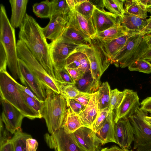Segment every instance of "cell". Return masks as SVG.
I'll return each mask as SVG.
<instances>
[{"mask_svg":"<svg viewBox=\"0 0 151 151\" xmlns=\"http://www.w3.org/2000/svg\"><path fill=\"white\" fill-rule=\"evenodd\" d=\"M106 149V147L102 148V149H100V150H99L98 151H104Z\"/></svg>","mask_w":151,"mask_h":151,"instance_id":"91938a15","label":"cell"},{"mask_svg":"<svg viewBox=\"0 0 151 151\" xmlns=\"http://www.w3.org/2000/svg\"><path fill=\"white\" fill-rule=\"evenodd\" d=\"M114 115V110H110L107 117L96 133V137L102 145L110 142L116 143Z\"/></svg>","mask_w":151,"mask_h":151,"instance_id":"ffe728a7","label":"cell"},{"mask_svg":"<svg viewBox=\"0 0 151 151\" xmlns=\"http://www.w3.org/2000/svg\"><path fill=\"white\" fill-rule=\"evenodd\" d=\"M97 91L91 94L90 100L79 116L83 126L91 128L99 113Z\"/></svg>","mask_w":151,"mask_h":151,"instance_id":"7402d4cb","label":"cell"},{"mask_svg":"<svg viewBox=\"0 0 151 151\" xmlns=\"http://www.w3.org/2000/svg\"><path fill=\"white\" fill-rule=\"evenodd\" d=\"M55 81L59 82L74 84L75 81L71 78L64 66L54 68Z\"/></svg>","mask_w":151,"mask_h":151,"instance_id":"f35d334b","label":"cell"},{"mask_svg":"<svg viewBox=\"0 0 151 151\" xmlns=\"http://www.w3.org/2000/svg\"><path fill=\"white\" fill-rule=\"evenodd\" d=\"M66 27L71 28L90 38L96 36L97 32L92 18L87 19L73 9L68 13Z\"/></svg>","mask_w":151,"mask_h":151,"instance_id":"7c38bea8","label":"cell"},{"mask_svg":"<svg viewBox=\"0 0 151 151\" xmlns=\"http://www.w3.org/2000/svg\"><path fill=\"white\" fill-rule=\"evenodd\" d=\"M91 94L80 92L73 99L86 106L89 102Z\"/></svg>","mask_w":151,"mask_h":151,"instance_id":"f6af8a7d","label":"cell"},{"mask_svg":"<svg viewBox=\"0 0 151 151\" xmlns=\"http://www.w3.org/2000/svg\"><path fill=\"white\" fill-rule=\"evenodd\" d=\"M141 3L145 7L147 12H151V0H139Z\"/></svg>","mask_w":151,"mask_h":151,"instance_id":"11a10c76","label":"cell"},{"mask_svg":"<svg viewBox=\"0 0 151 151\" xmlns=\"http://www.w3.org/2000/svg\"><path fill=\"white\" fill-rule=\"evenodd\" d=\"M140 108L147 112L151 110V96L147 97L141 102Z\"/></svg>","mask_w":151,"mask_h":151,"instance_id":"c3c4849f","label":"cell"},{"mask_svg":"<svg viewBox=\"0 0 151 151\" xmlns=\"http://www.w3.org/2000/svg\"><path fill=\"white\" fill-rule=\"evenodd\" d=\"M38 146V143L36 139L32 137L27 139L26 143V151H36Z\"/></svg>","mask_w":151,"mask_h":151,"instance_id":"bcb514c9","label":"cell"},{"mask_svg":"<svg viewBox=\"0 0 151 151\" xmlns=\"http://www.w3.org/2000/svg\"><path fill=\"white\" fill-rule=\"evenodd\" d=\"M0 43L7 55L8 68L13 78L17 80L19 78V73L15 29L11 24L2 4L0 9Z\"/></svg>","mask_w":151,"mask_h":151,"instance_id":"277c9868","label":"cell"},{"mask_svg":"<svg viewBox=\"0 0 151 151\" xmlns=\"http://www.w3.org/2000/svg\"><path fill=\"white\" fill-rule=\"evenodd\" d=\"M17 84L20 89L24 92L27 94L32 97L40 101L37 96H36V95L28 87L23 86L22 85L19 83L17 82Z\"/></svg>","mask_w":151,"mask_h":151,"instance_id":"f907efd6","label":"cell"},{"mask_svg":"<svg viewBox=\"0 0 151 151\" xmlns=\"http://www.w3.org/2000/svg\"><path fill=\"white\" fill-rule=\"evenodd\" d=\"M147 46L140 33H137L128 40L125 45L111 60L110 63L117 67L125 68L142 57Z\"/></svg>","mask_w":151,"mask_h":151,"instance_id":"5b68a950","label":"cell"},{"mask_svg":"<svg viewBox=\"0 0 151 151\" xmlns=\"http://www.w3.org/2000/svg\"><path fill=\"white\" fill-rule=\"evenodd\" d=\"M49 52L54 68L65 67L66 60L75 50L84 46L69 41L61 36L49 44Z\"/></svg>","mask_w":151,"mask_h":151,"instance_id":"30bf717a","label":"cell"},{"mask_svg":"<svg viewBox=\"0 0 151 151\" xmlns=\"http://www.w3.org/2000/svg\"><path fill=\"white\" fill-rule=\"evenodd\" d=\"M95 6L91 1L83 0L77 4L74 9L87 18L90 19L92 18Z\"/></svg>","mask_w":151,"mask_h":151,"instance_id":"8d00e7d4","label":"cell"},{"mask_svg":"<svg viewBox=\"0 0 151 151\" xmlns=\"http://www.w3.org/2000/svg\"><path fill=\"white\" fill-rule=\"evenodd\" d=\"M124 9L125 14H132L144 19L147 17V10L139 0H125Z\"/></svg>","mask_w":151,"mask_h":151,"instance_id":"484cf974","label":"cell"},{"mask_svg":"<svg viewBox=\"0 0 151 151\" xmlns=\"http://www.w3.org/2000/svg\"><path fill=\"white\" fill-rule=\"evenodd\" d=\"M146 25L141 33L143 36L149 34L151 32V16L149 19L146 20Z\"/></svg>","mask_w":151,"mask_h":151,"instance_id":"816d5d0a","label":"cell"},{"mask_svg":"<svg viewBox=\"0 0 151 151\" xmlns=\"http://www.w3.org/2000/svg\"><path fill=\"white\" fill-rule=\"evenodd\" d=\"M12 9L10 23L14 28L20 27L24 18L28 0H10Z\"/></svg>","mask_w":151,"mask_h":151,"instance_id":"603a6c76","label":"cell"},{"mask_svg":"<svg viewBox=\"0 0 151 151\" xmlns=\"http://www.w3.org/2000/svg\"><path fill=\"white\" fill-rule=\"evenodd\" d=\"M82 126H83L78 115L68 108L66 115L61 127L66 132L72 133Z\"/></svg>","mask_w":151,"mask_h":151,"instance_id":"4316f807","label":"cell"},{"mask_svg":"<svg viewBox=\"0 0 151 151\" xmlns=\"http://www.w3.org/2000/svg\"><path fill=\"white\" fill-rule=\"evenodd\" d=\"M91 40L90 44L84 46L83 49L88 60L93 77L101 83V77L111 64L110 60L95 37Z\"/></svg>","mask_w":151,"mask_h":151,"instance_id":"ba28073f","label":"cell"},{"mask_svg":"<svg viewBox=\"0 0 151 151\" xmlns=\"http://www.w3.org/2000/svg\"><path fill=\"white\" fill-rule=\"evenodd\" d=\"M46 97L42 113L50 134L60 128L66 117L68 109L66 99L52 90H46Z\"/></svg>","mask_w":151,"mask_h":151,"instance_id":"7a4b0ae2","label":"cell"},{"mask_svg":"<svg viewBox=\"0 0 151 151\" xmlns=\"http://www.w3.org/2000/svg\"><path fill=\"white\" fill-rule=\"evenodd\" d=\"M124 95L123 100L118 108L115 109L114 115L115 123L121 119L128 118L141 105L136 92L127 89H124Z\"/></svg>","mask_w":151,"mask_h":151,"instance_id":"5bb4252c","label":"cell"},{"mask_svg":"<svg viewBox=\"0 0 151 151\" xmlns=\"http://www.w3.org/2000/svg\"><path fill=\"white\" fill-rule=\"evenodd\" d=\"M128 33L119 23L104 31L97 33L96 36L103 40L118 38Z\"/></svg>","mask_w":151,"mask_h":151,"instance_id":"f1b7e54d","label":"cell"},{"mask_svg":"<svg viewBox=\"0 0 151 151\" xmlns=\"http://www.w3.org/2000/svg\"><path fill=\"white\" fill-rule=\"evenodd\" d=\"M137 33H138L129 32L118 38L108 40L100 39L96 36L95 37L110 60L124 46L129 39Z\"/></svg>","mask_w":151,"mask_h":151,"instance_id":"d6986e66","label":"cell"},{"mask_svg":"<svg viewBox=\"0 0 151 151\" xmlns=\"http://www.w3.org/2000/svg\"><path fill=\"white\" fill-rule=\"evenodd\" d=\"M51 2V12L50 19L56 15L67 16L70 11L66 0H53Z\"/></svg>","mask_w":151,"mask_h":151,"instance_id":"e575fe53","label":"cell"},{"mask_svg":"<svg viewBox=\"0 0 151 151\" xmlns=\"http://www.w3.org/2000/svg\"><path fill=\"white\" fill-rule=\"evenodd\" d=\"M7 58L4 49L0 43V72L6 71Z\"/></svg>","mask_w":151,"mask_h":151,"instance_id":"ee69618b","label":"cell"},{"mask_svg":"<svg viewBox=\"0 0 151 151\" xmlns=\"http://www.w3.org/2000/svg\"><path fill=\"white\" fill-rule=\"evenodd\" d=\"M119 22L127 32L131 33H141L147 24L146 20L129 14L119 17Z\"/></svg>","mask_w":151,"mask_h":151,"instance_id":"cb8c5ba5","label":"cell"},{"mask_svg":"<svg viewBox=\"0 0 151 151\" xmlns=\"http://www.w3.org/2000/svg\"><path fill=\"white\" fill-rule=\"evenodd\" d=\"M66 100L68 107L77 115L80 114L85 108V106L73 99H68Z\"/></svg>","mask_w":151,"mask_h":151,"instance_id":"b9f144b4","label":"cell"},{"mask_svg":"<svg viewBox=\"0 0 151 151\" xmlns=\"http://www.w3.org/2000/svg\"><path fill=\"white\" fill-rule=\"evenodd\" d=\"M128 68L131 71H138L147 74L151 73V63L142 58L134 61L128 66Z\"/></svg>","mask_w":151,"mask_h":151,"instance_id":"d590c367","label":"cell"},{"mask_svg":"<svg viewBox=\"0 0 151 151\" xmlns=\"http://www.w3.org/2000/svg\"><path fill=\"white\" fill-rule=\"evenodd\" d=\"M109 112V107L105 108L99 111L96 120L91 128L96 133L100 128L107 117Z\"/></svg>","mask_w":151,"mask_h":151,"instance_id":"60d3db41","label":"cell"},{"mask_svg":"<svg viewBox=\"0 0 151 151\" xmlns=\"http://www.w3.org/2000/svg\"><path fill=\"white\" fill-rule=\"evenodd\" d=\"M111 90L107 82H103L99 87L97 91V101L99 111L109 107Z\"/></svg>","mask_w":151,"mask_h":151,"instance_id":"83f0119b","label":"cell"},{"mask_svg":"<svg viewBox=\"0 0 151 151\" xmlns=\"http://www.w3.org/2000/svg\"><path fill=\"white\" fill-rule=\"evenodd\" d=\"M33 11L38 17L50 18L51 12V1L47 0L34 4L32 6Z\"/></svg>","mask_w":151,"mask_h":151,"instance_id":"d6a6232c","label":"cell"},{"mask_svg":"<svg viewBox=\"0 0 151 151\" xmlns=\"http://www.w3.org/2000/svg\"><path fill=\"white\" fill-rule=\"evenodd\" d=\"M130 151H133L132 150H131Z\"/></svg>","mask_w":151,"mask_h":151,"instance_id":"6125c7cd","label":"cell"},{"mask_svg":"<svg viewBox=\"0 0 151 151\" xmlns=\"http://www.w3.org/2000/svg\"><path fill=\"white\" fill-rule=\"evenodd\" d=\"M0 151H14L11 139L0 146Z\"/></svg>","mask_w":151,"mask_h":151,"instance_id":"681fc988","label":"cell"},{"mask_svg":"<svg viewBox=\"0 0 151 151\" xmlns=\"http://www.w3.org/2000/svg\"><path fill=\"white\" fill-rule=\"evenodd\" d=\"M61 37L71 41L84 45H88L91 43V38L66 27Z\"/></svg>","mask_w":151,"mask_h":151,"instance_id":"f546056e","label":"cell"},{"mask_svg":"<svg viewBox=\"0 0 151 151\" xmlns=\"http://www.w3.org/2000/svg\"><path fill=\"white\" fill-rule=\"evenodd\" d=\"M19 40H22L50 76L55 81L54 67L49 52V45L41 27L27 13L20 27Z\"/></svg>","mask_w":151,"mask_h":151,"instance_id":"6da1fadb","label":"cell"},{"mask_svg":"<svg viewBox=\"0 0 151 151\" xmlns=\"http://www.w3.org/2000/svg\"><path fill=\"white\" fill-rule=\"evenodd\" d=\"M44 138L48 146L55 151H85L73 133L66 132L62 127L51 134H45Z\"/></svg>","mask_w":151,"mask_h":151,"instance_id":"9c48e42d","label":"cell"},{"mask_svg":"<svg viewBox=\"0 0 151 151\" xmlns=\"http://www.w3.org/2000/svg\"><path fill=\"white\" fill-rule=\"evenodd\" d=\"M147 114L139 107L128 118L133 129L135 151H151V125L144 119Z\"/></svg>","mask_w":151,"mask_h":151,"instance_id":"8992f818","label":"cell"},{"mask_svg":"<svg viewBox=\"0 0 151 151\" xmlns=\"http://www.w3.org/2000/svg\"><path fill=\"white\" fill-rule=\"evenodd\" d=\"M143 38L148 47H151V33L145 35Z\"/></svg>","mask_w":151,"mask_h":151,"instance_id":"6f0895ef","label":"cell"},{"mask_svg":"<svg viewBox=\"0 0 151 151\" xmlns=\"http://www.w3.org/2000/svg\"><path fill=\"white\" fill-rule=\"evenodd\" d=\"M9 132L4 128L3 125V122L0 118V146L10 140L11 138L10 137Z\"/></svg>","mask_w":151,"mask_h":151,"instance_id":"7bdbcfd3","label":"cell"},{"mask_svg":"<svg viewBox=\"0 0 151 151\" xmlns=\"http://www.w3.org/2000/svg\"><path fill=\"white\" fill-rule=\"evenodd\" d=\"M2 112L0 118L4 123L6 129L11 134H14L21 128L24 116L13 106L1 98Z\"/></svg>","mask_w":151,"mask_h":151,"instance_id":"4fadbf2b","label":"cell"},{"mask_svg":"<svg viewBox=\"0 0 151 151\" xmlns=\"http://www.w3.org/2000/svg\"><path fill=\"white\" fill-rule=\"evenodd\" d=\"M144 119L147 122L151 125V117L146 116L145 117Z\"/></svg>","mask_w":151,"mask_h":151,"instance_id":"680465c9","label":"cell"},{"mask_svg":"<svg viewBox=\"0 0 151 151\" xmlns=\"http://www.w3.org/2000/svg\"><path fill=\"white\" fill-rule=\"evenodd\" d=\"M124 95V91H121L117 88L111 90L109 100L110 110L116 109L121 104Z\"/></svg>","mask_w":151,"mask_h":151,"instance_id":"ab89813d","label":"cell"},{"mask_svg":"<svg viewBox=\"0 0 151 151\" xmlns=\"http://www.w3.org/2000/svg\"><path fill=\"white\" fill-rule=\"evenodd\" d=\"M148 112H149V113H150L151 114V115H150V117H151V110H150V111H149Z\"/></svg>","mask_w":151,"mask_h":151,"instance_id":"94428289","label":"cell"},{"mask_svg":"<svg viewBox=\"0 0 151 151\" xmlns=\"http://www.w3.org/2000/svg\"><path fill=\"white\" fill-rule=\"evenodd\" d=\"M115 137L116 143L121 148L129 150L134 140L132 126L128 118L120 119L115 124Z\"/></svg>","mask_w":151,"mask_h":151,"instance_id":"9a60e30c","label":"cell"},{"mask_svg":"<svg viewBox=\"0 0 151 151\" xmlns=\"http://www.w3.org/2000/svg\"><path fill=\"white\" fill-rule=\"evenodd\" d=\"M119 17L110 12L106 11L103 9L98 8L95 6L92 19L94 27L97 33L119 23Z\"/></svg>","mask_w":151,"mask_h":151,"instance_id":"2e32d148","label":"cell"},{"mask_svg":"<svg viewBox=\"0 0 151 151\" xmlns=\"http://www.w3.org/2000/svg\"><path fill=\"white\" fill-rule=\"evenodd\" d=\"M17 82L7 71L0 72L1 99L14 106L25 117L31 119L42 118L27 104Z\"/></svg>","mask_w":151,"mask_h":151,"instance_id":"3957f363","label":"cell"},{"mask_svg":"<svg viewBox=\"0 0 151 151\" xmlns=\"http://www.w3.org/2000/svg\"><path fill=\"white\" fill-rule=\"evenodd\" d=\"M101 85L93 77L91 70L84 73L81 78L75 81L74 84L79 91L90 94L96 92Z\"/></svg>","mask_w":151,"mask_h":151,"instance_id":"d4e9b609","label":"cell"},{"mask_svg":"<svg viewBox=\"0 0 151 151\" xmlns=\"http://www.w3.org/2000/svg\"><path fill=\"white\" fill-rule=\"evenodd\" d=\"M65 68L75 81L81 78L83 76L84 73L77 68Z\"/></svg>","mask_w":151,"mask_h":151,"instance_id":"7dc6e473","label":"cell"},{"mask_svg":"<svg viewBox=\"0 0 151 151\" xmlns=\"http://www.w3.org/2000/svg\"><path fill=\"white\" fill-rule=\"evenodd\" d=\"M104 151H130V150L123 149L116 145H114L110 147H106Z\"/></svg>","mask_w":151,"mask_h":151,"instance_id":"9f6ffc18","label":"cell"},{"mask_svg":"<svg viewBox=\"0 0 151 151\" xmlns=\"http://www.w3.org/2000/svg\"><path fill=\"white\" fill-rule=\"evenodd\" d=\"M83 1V0H66L70 10L74 9L77 4L82 2Z\"/></svg>","mask_w":151,"mask_h":151,"instance_id":"db71d44e","label":"cell"},{"mask_svg":"<svg viewBox=\"0 0 151 151\" xmlns=\"http://www.w3.org/2000/svg\"><path fill=\"white\" fill-rule=\"evenodd\" d=\"M60 94L65 99H73L80 93L74 84L62 83L55 81Z\"/></svg>","mask_w":151,"mask_h":151,"instance_id":"836d02e7","label":"cell"},{"mask_svg":"<svg viewBox=\"0 0 151 151\" xmlns=\"http://www.w3.org/2000/svg\"><path fill=\"white\" fill-rule=\"evenodd\" d=\"M19 78L22 84L28 87L40 101L44 102L46 97V88L27 64L18 58Z\"/></svg>","mask_w":151,"mask_h":151,"instance_id":"8fae6325","label":"cell"},{"mask_svg":"<svg viewBox=\"0 0 151 151\" xmlns=\"http://www.w3.org/2000/svg\"><path fill=\"white\" fill-rule=\"evenodd\" d=\"M150 33H151V32L150 33H149V34H150Z\"/></svg>","mask_w":151,"mask_h":151,"instance_id":"be15d7a7","label":"cell"},{"mask_svg":"<svg viewBox=\"0 0 151 151\" xmlns=\"http://www.w3.org/2000/svg\"><path fill=\"white\" fill-rule=\"evenodd\" d=\"M81 147L85 151H98L101 145L91 128L82 126L73 133Z\"/></svg>","mask_w":151,"mask_h":151,"instance_id":"e0dca14e","label":"cell"},{"mask_svg":"<svg viewBox=\"0 0 151 151\" xmlns=\"http://www.w3.org/2000/svg\"></svg>","mask_w":151,"mask_h":151,"instance_id":"e7e4bbea","label":"cell"},{"mask_svg":"<svg viewBox=\"0 0 151 151\" xmlns=\"http://www.w3.org/2000/svg\"><path fill=\"white\" fill-rule=\"evenodd\" d=\"M84 46L77 49L69 56L65 60V67L77 68L83 73L91 70L88 60L83 50Z\"/></svg>","mask_w":151,"mask_h":151,"instance_id":"44dd1931","label":"cell"},{"mask_svg":"<svg viewBox=\"0 0 151 151\" xmlns=\"http://www.w3.org/2000/svg\"><path fill=\"white\" fill-rule=\"evenodd\" d=\"M142 58L149 62H151V47H147L144 50Z\"/></svg>","mask_w":151,"mask_h":151,"instance_id":"f5cc1de1","label":"cell"},{"mask_svg":"<svg viewBox=\"0 0 151 151\" xmlns=\"http://www.w3.org/2000/svg\"><path fill=\"white\" fill-rule=\"evenodd\" d=\"M103 6L110 12L122 17L125 14L124 9L125 0H103Z\"/></svg>","mask_w":151,"mask_h":151,"instance_id":"1f68e13d","label":"cell"},{"mask_svg":"<svg viewBox=\"0 0 151 151\" xmlns=\"http://www.w3.org/2000/svg\"><path fill=\"white\" fill-rule=\"evenodd\" d=\"M20 90L23 97L27 105L42 117V115L44 105V102H42L32 97L21 89Z\"/></svg>","mask_w":151,"mask_h":151,"instance_id":"74e56055","label":"cell"},{"mask_svg":"<svg viewBox=\"0 0 151 151\" xmlns=\"http://www.w3.org/2000/svg\"><path fill=\"white\" fill-rule=\"evenodd\" d=\"M14 134L11 140L14 151H26V140L29 138L32 137L31 135L23 132L21 128L17 130Z\"/></svg>","mask_w":151,"mask_h":151,"instance_id":"4dcf8cb0","label":"cell"},{"mask_svg":"<svg viewBox=\"0 0 151 151\" xmlns=\"http://www.w3.org/2000/svg\"><path fill=\"white\" fill-rule=\"evenodd\" d=\"M17 49L18 57L27 64L46 89H51L55 93L60 94L55 81L50 76L24 43L19 39L17 43Z\"/></svg>","mask_w":151,"mask_h":151,"instance_id":"52a82bcc","label":"cell"},{"mask_svg":"<svg viewBox=\"0 0 151 151\" xmlns=\"http://www.w3.org/2000/svg\"><path fill=\"white\" fill-rule=\"evenodd\" d=\"M67 16L56 15L51 17L48 24L42 30L45 38L54 41L61 37L66 27Z\"/></svg>","mask_w":151,"mask_h":151,"instance_id":"ac0fdd59","label":"cell"}]
</instances>
